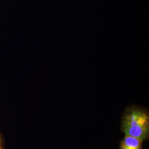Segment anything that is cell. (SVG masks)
<instances>
[{"instance_id": "cell-2", "label": "cell", "mask_w": 149, "mask_h": 149, "mask_svg": "<svg viewBox=\"0 0 149 149\" xmlns=\"http://www.w3.org/2000/svg\"><path fill=\"white\" fill-rule=\"evenodd\" d=\"M143 141L140 139L125 135L120 143L119 149H143Z\"/></svg>"}, {"instance_id": "cell-1", "label": "cell", "mask_w": 149, "mask_h": 149, "mask_svg": "<svg viewBox=\"0 0 149 149\" xmlns=\"http://www.w3.org/2000/svg\"><path fill=\"white\" fill-rule=\"evenodd\" d=\"M120 129L125 135L143 141L149 138V109L145 107L132 104L123 112Z\"/></svg>"}, {"instance_id": "cell-3", "label": "cell", "mask_w": 149, "mask_h": 149, "mask_svg": "<svg viewBox=\"0 0 149 149\" xmlns=\"http://www.w3.org/2000/svg\"><path fill=\"white\" fill-rule=\"evenodd\" d=\"M0 149H5V141L1 133H0Z\"/></svg>"}]
</instances>
